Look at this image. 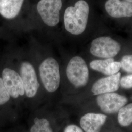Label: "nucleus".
Listing matches in <instances>:
<instances>
[{
	"mask_svg": "<svg viewBox=\"0 0 132 132\" xmlns=\"http://www.w3.org/2000/svg\"><path fill=\"white\" fill-rule=\"evenodd\" d=\"M120 49L118 42L109 36H101L92 42L90 52L94 56L108 59L116 56Z\"/></svg>",
	"mask_w": 132,
	"mask_h": 132,
	"instance_id": "4",
	"label": "nucleus"
},
{
	"mask_svg": "<svg viewBox=\"0 0 132 132\" xmlns=\"http://www.w3.org/2000/svg\"><path fill=\"white\" fill-rule=\"evenodd\" d=\"M124 1H127L128 2L132 3V0H124Z\"/></svg>",
	"mask_w": 132,
	"mask_h": 132,
	"instance_id": "21",
	"label": "nucleus"
},
{
	"mask_svg": "<svg viewBox=\"0 0 132 132\" xmlns=\"http://www.w3.org/2000/svg\"><path fill=\"white\" fill-rule=\"evenodd\" d=\"M24 0H0V14L6 19L16 17L21 10Z\"/></svg>",
	"mask_w": 132,
	"mask_h": 132,
	"instance_id": "12",
	"label": "nucleus"
},
{
	"mask_svg": "<svg viewBox=\"0 0 132 132\" xmlns=\"http://www.w3.org/2000/svg\"><path fill=\"white\" fill-rule=\"evenodd\" d=\"M61 0H41L38 2L37 10L44 23L54 27L59 22Z\"/></svg>",
	"mask_w": 132,
	"mask_h": 132,
	"instance_id": "5",
	"label": "nucleus"
},
{
	"mask_svg": "<svg viewBox=\"0 0 132 132\" xmlns=\"http://www.w3.org/2000/svg\"><path fill=\"white\" fill-rule=\"evenodd\" d=\"M107 118L104 114L86 113L80 119V126L85 132H100Z\"/></svg>",
	"mask_w": 132,
	"mask_h": 132,
	"instance_id": "11",
	"label": "nucleus"
},
{
	"mask_svg": "<svg viewBox=\"0 0 132 132\" xmlns=\"http://www.w3.org/2000/svg\"><path fill=\"white\" fill-rule=\"evenodd\" d=\"M121 73L103 77L96 81L93 85L91 91L94 95L113 93L120 87Z\"/></svg>",
	"mask_w": 132,
	"mask_h": 132,
	"instance_id": "9",
	"label": "nucleus"
},
{
	"mask_svg": "<svg viewBox=\"0 0 132 132\" xmlns=\"http://www.w3.org/2000/svg\"><path fill=\"white\" fill-rule=\"evenodd\" d=\"M64 132H83L82 129L75 124H71L67 126Z\"/></svg>",
	"mask_w": 132,
	"mask_h": 132,
	"instance_id": "20",
	"label": "nucleus"
},
{
	"mask_svg": "<svg viewBox=\"0 0 132 132\" xmlns=\"http://www.w3.org/2000/svg\"><path fill=\"white\" fill-rule=\"evenodd\" d=\"M10 99V94L5 87L2 78H0V105L6 103Z\"/></svg>",
	"mask_w": 132,
	"mask_h": 132,
	"instance_id": "17",
	"label": "nucleus"
},
{
	"mask_svg": "<svg viewBox=\"0 0 132 132\" xmlns=\"http://www.w3.org/2000/svg\"><path fill=\"white\" fill-rule=\"evenodd\" d=\"M118 121L121 126L127 127L132 123V103L123 106L118 112Z\"/></svg>",
	"mask_w": 132,
	"mask_h": 132,
	"instance_id": "13",
	"label": "nucleus"
},
{
	"mask_svg": "<svg viewBox=\"0 0 132 132\" xmlns=\"http://www.w3.org/2000/svg\"><path fill=\"white\" fill-rule=\"evenodd\" d=\"M89 11V5L84 0H79L74 6L67 7L64 15L67 31L73 35L83 33L87 25Z\"/></svg>",
	"mask_w": 132,
	"mask_h": 132,
	"instance_id": "1",
	"label": "nucleus"
},
{
	"mask_svg": "<svg viewBox=\"0 0 132 132\" xmlns=\"http://www.w3.org/2000/svg\"><path fill=\"white\" fill-rule=\"evenodd\" d=\"M121 68V63L120 62L114 61L111 62L107 68L106 74L107 76H112L119 72V71Z\"/></svg>",
	"mask_w": 132,
	"mask_h": 132,
	"instance_id": "18",
	"label": "nucleus"
},
{
	"mask_svg": "<svg viewBox=\"0 0 132 132\" xmlns=\"http://www.w3.org/2000/svg\"><path fill=\"white\" fill-rule=\"evenodd\" d=\"M43 84L47 92H55L60 85V76L58 62L53 58L44 60L39 68Z\"/></svg>",
	"mask_w": 132,
	"mask_h": 132,
	"instance_id": "2",
	"label": "nucleus"
},
{
	"mask_svg": "<svg viewBox=\"0 0 132 132\" xmlns=\"http://www.w3.org/2000/svg\"><path fill=\"white\" fill-rule=\"evenodd\" d=\"M127 101L126 97L114 92L100 94L96 98L97 104L101 110L108 114L118 113Z\"/></svg>",
	"mask_w": 132,
	"mask_h": 132,
	"instance_id": "6",
	"label": "nucleus"
},
{
	"mask_svg": "<svg viewBox=\"0 0 132 132\" xmlns=\"http://www.w3.org/2000/svg\"><path fill=\"white\" fill-rule=\"evenodd\" d=\"M66 75L68 80L76 87L86 85L89 78V71L85 60L81 57L72 58L67 67Z\"/></svg>",
	"mask_w": 132,
	"mask_h": 132,
	"instance_id": "3",
	"label": "nucleus"
},
{
	"mask_svg": "<svg viewBox=\"0 0 132 132\" xmlns=\"http://www.w3.org/2000/svg\"><path fill=\"white\" fill-rule=\"evenodd\" d=\"M105 9L107 13L113 18L132 17V3L126 1L107 0Z\"/></svg>",
	"mask_w": 132,
	"mask_h": 132,
	"instance_id": "10",
	"label": "nucleus"
},
{
	"mask_svg": "<svg viewBox=\"0 0 132 132\" xmlns=\"http://www.w3.org/2000/svg\"><path fill=\"white\" fill-rule=\"evenodd\" d=\"M120 62L123 71L129 73H132V55L123 56Z\"/></svg>",
	"mask_w": 132,
	"mask_h": 132,
	"instance_id": "16",
	"label": "nucleus"
},
{
	"mask_svg": "<svg viewBox=\"0 0 132 132\" xmlns=\"http://www.w3.org/2000/svg\"><path fill=\"white\" fill-rule=\"evenodd\" d=\"M114 61V59L113 58L103 60H94L90 63V67L94 71H97L106 75L109 64Z\"/></svg>",
	"mask_w": 132,
	"mask_h": 132,
	"instance_id": "15",
	"label": "nucleus"
},
{
	"mask_svg": "<svg viewBox=\"0 0 132 132\" xmlns=\"http://www.w3.org/2000/svg\"><path fill=\"white\" fill-rule=\"evenodd\" d=\"M120 85L126 89L132 88V74L124 76L120 78Z\"/></svg>",
	"mask_w": 132,
	"mask_h": 132,
	"instance_id": "19",
	"label": "nucleus"
},
{
	"mask_svg": "<svg viewBox=\"0 0 132 132\" xmlns=\"http://www.w3.org/2000/svg\"><path fill=\"white\" fill-rule=\"evenodd\" d=\"M2 79L10 96L12 97L17 98L25 94L22 78L15 71L5 68L2 72Z\"/></svg>",
	"mask_w": 132,
	"mask_h": 132,
	"instance_id": "7",
	"label": "nucleus"
},
{
	"mask_svg": "<svg viewBox=\"0 0 132 132\" xmlns=\"http://www.w3.org/2000/svg\"><path fill=\"white\" fill-rule=\"evenodd\" d=\"M20 72L23 82L25 94L28 97H33L37 94L39 87L34 67L28 62H24L21 66Z\"/></svg>",
	"mask_w": 132,
	"mask_h": 132,
	"instance_id": "8",
	"label": "nucleus"
},
{
	"mask_svg": "<svg viewBox=\"0 0 132 132\" xmlns=\"http://www.w3.org/2000/svg\"><path fill=\"white\" fill-rule=\"evenodd\" d=\"M30 132H53L50 122L46 118H34Z\"/></svg>",
	"mask_w": 132,
	"mask_h": 132,
	"instance_id": "14",
	"label": "nucleus"
}]
</instances>
